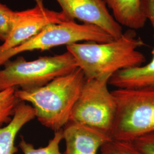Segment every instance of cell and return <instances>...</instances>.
<instances>
[{
  "mask_svg": "<svg viewBox=\"0 0 154 154\" xmlns=\"http://www.w3.org/2000/svg\"><path fill=\"white\" fill-rule=\"evenodd\" d=\"M142 154H154V132L144 135L132 141Z\"/></svg>",
  "mask_w": 154,
  "mask_h": 154,
  "instance_id": "e0dca14e",
  "label": "cell"
},
{
  "mask_svg": "<svg viewBox=\"0 0 154 154\" xmlns=\"http://www.w3.org/2000/svg\"><path fill=\"white\" fill-rule=\"evenodd\" d=\"M35 118V112L33 107L20 101L11 121L6 126L0 127V154H14L18 152V147L14 145L17 135Z\"/></svg>",
  "mask_w": 154,
  "mask_h": 154,
  "instance_id": "8fae6325",
  "label": "cell"
},
{
  "mask_svg": "<svg viewBox=\"0 0 154 154\" xmlns=\"http://www.w3.org/2000/svg\"><path fill=\"white\" fill-rule=\"evenodd\" d=\"M109 79H86L69 121L90 127L112 138L117 106L114 95L108 88Z\"/></svg>",
  "mask_w": 154,
  "mask_h": 154,
  "instance_id": "5b68a950",
  "label": "cell"
},
{
  "mask_svg": "<svg viewBox=\"0 0 154 154\" xmlns=\"http://www.w3.org/2000/svg\"><path fill=\"white\" fill-rule=\"evenodd\" d=\"M63 139L62 129L54 132L53 138L49 141L48 144L38 149L34 147L33 144L28 142L23 137L18 144L23 154H62L60 149V144Z\"/></svg>",
  "mask_w": 154,
  "mask_h": 154,
  "instance_id": "4fadbf2b",
  "label": "cell"
},
{
  "mask_svg": "<svg viewBox=\"0 0 154 154\" xmlns=\"http://www.w3.org/2000/svg\"><path fill=\"white\" fill-rule=\"evenodd\" d=\"M69 20H72L62 11L50 10L45 6L42 0H35L33 8L17 11L11 32L0 45V55L33 38L48 25Z\"/></svg>",
  "mask_w": 154,
  "mask_h": 154,
  "instance_id": "52a82bcc",
  "label": "cell"
},
{
  "mask_svg": "<svg viewBox=\"0 0 154 154\" xmlns=\"http://www.w3.org/2000/svg\"><path fill=\"white\" fill-rule=\"evenodd\" d=\"M17 88H9L0 91V127L11 121L17 106L20 102L17 98Z\"/></svg>",
  "mask_w": 154,
  "mask_h": 154,
  "instance_id": "5bb4252c",
  "label": "cell"
},
{
  "mask_svg": "<svg viewBox=\"0 0 154 154\" xmlns=\"http://www.w3.org/2000/svg\"><path fill=\"white\" fill-rule=\"evenodd\" d=\"M141 7L144 16L152 25L154 42V0H141Z\"/></svg>",
  "mask_w": 154,
  "mask_h": 154,
  "instance_id": "ac0fdd59",
  "label": "cell"
},
{
  "mask_svg": "<svg viewBox=\"0 0 154 154\" xmlns=\"http://www.w3.org/2000/svg\"><path fill=\"white\" fill-rule=\"evenodd\" d=\"M67 17L95 25L114 39L120 37L123 28L109 11L103 0H55Z\"/></svg>",
  "mask_w": 154,
  "mask_h": 154,
  "instance_id": "ba28073f",
  "label": "cell"
},
{
  "mask_svg": "<svg viewBox=\"0 0 154 154\" xmlns=\"http://www.w3.org/2000/svg\"><path fill=\"white\" fill-rule=\"evenodd\" d=\"M85 81L82 71L78 67L43 86L28 90L17 88L16 95L20 101L31 103L35 118L43 126L57 131L63 129L70 121Z\"/></svg>",
  "mask_w": 154,
  "mask_h": 154,
  "instance_id": "7a4b0ae2",
  "label": "cell"
},
{
  "mask_svg": "<svg viewBox=\"0 0 154 154\" xmlns=\"http://www.w3.org/2000/svg\"><path fill=\"white\" fill-rule=\"evenodd\" d=\"M109 84L117 88L154 89V48L148 63L116 72Z\"/></svg>",
  "mask_w": 154,
  "mask_h": 154,
  "instance_id": "30bf717a",
  "label": "cell"
},
{
  "mask_svg": "<svg viewBox=\"0 0 154 154\" xmlns=\"http://www.w3.org/2000/svg\"><path fill=\"white\" fill-rule=\"evenodd\" d=\"M114 39L110 34L95 25L80 24L74 20L50 24L26 42L0 55V67L6 61L23 52L45 51L82 41L106 42Z\"/></svg>",
  "mask_w": 154,
  "mask_h": 154,
  "instance_id": "8992f818",
  "label": "cell"
},
{
  "mask_svg": "<svg viewBox=\"0 0 154 154\" xmlns=\"http://www.w3.org/2000/svg\"><path fill=\"white\" fill-rule=\"evenodd\" d=\"M2 66L0 69V91L12 88L22 90L39 88L78 68L73 56L67 51L33 61L18 56L14 60L6 61Z\"/></svg>",
  "mask_w": 154,
  "mask_h": 154,
  "instance_id": "3957f363",
  "label": "cell"
},
{
  "mask_svg": "<svg viewBox=\"0 0 154 154\" xmlns=\"http://www.w3.org/2000/svg\"><path fill=\"white\" fill-rule=\"evenodd\" d=\"M16 12L0 2V41L3 42L11 32L16 20Z\"/></svg>",
  "mask_w": 154,
  "mask_h": 154,
  "instance_id": "2e32d148",
  "label": "cell"
},
{
  "mask_svg": "<svg viewBox=\"0 0 154 154\" xmlns=\"http://www.w3.org/2000/svg\"><path fill=\"white\" fill-rule=\"evenodd\" d=\"M98 154H142L132 142L111 139L100 149Z\"/></svg>",
  "mask_w": 154,
  "mask_h": 154,
  "instance_id": "9a60e30c",
  "label": "cell"
},
{
  "mask_svg": "<svg viewBox=\"0 0 154 154\" xmlns=\"http://www.w3.org/2000/svg\"><path fill=\"white\" fill-rule=\"evenodd\" d=\"M66 149L63 154H98L112 138L88 127L69 121L62 129Z\"/></svg>",
  "mask_w": 154,
  "mask_h": 154,
  "instance_id": "9c48e42d",
  "label": "cell"
},
{
  "mask_svg": "<svg viewBox=\"0 0 154 154\" xmlns=\"http://www.w3.org/2000/svg\"><path fill=\"white\" fill-rule=\"evenodd\" d=\"M143 39L128 29L120 37L106 42H86L66 46L86 79L111 77L116 72L143 65L146 57L138 49Z\"/></svg>",
  "mask_w": 154,
  "mask_h": 154,
  "instance_id": "6da1fadb",
  "label": "cell"
},
{
  "mask_svg": "<svg viewBox=\"0 0 154 154\" xmlns=\"http://www.w3.org/2000/svg\"><path fill=\"white\" fill-rule=\"evenodd\" d=\"M112 139L132 142L154 132V89L117 88Z\"/></svg>",
  "mask_w": 154,
  "mask_h": 154,
  "instance_id": "277c9868",
  "label": "cell"
},
{
  "mask_svg": "<svg viewBox=\"0 0 154 154\" xmlns=\"http://www.w3.org/2000/svg\"><path fill=\"white\" fill-rule=\"evenodd\" d=\"M122 26L131 30L143 28L147 21L141 7V0H103Z\"/></svg>",
  "mask_w": 154,
  "mask_h": 154,
  "instance_id": "7c38bea8",
  "label": "cell"
}]
</instances>
